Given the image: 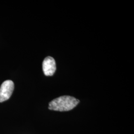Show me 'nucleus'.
Masks as SVG:
<instances>
[{"label":"nucleus","instance_id":"obj_1","mask_svg":"<svg viewBox=\"0 0 134 134\" xmlns=\"http://www.w3.org/2000/svg\"><path fill=\"white\" fill-rule=\"evenodd\" d=\"M80 103V100L74 97L64 96L59 97L49 103V109L64 112L72 110Z\"/></svg>","mask_w":134,"mask_h":134},{"label":"nucleus","instance_id":"obj_3","mask_svg":"<svg viewBox=\"0 0 134 134\" xmlns=\"http://www.w3.org/2000/svg\"><path fill=\"white\" fill-rule=\"evenodd\" d=\"M42 68L45 76H53L56 70V62L54 59L50 56L45 58L43 61Z\"/></svg>","mask_w":134,"mask_h":134},{"label":"nucleus","instance_id":"obj_2","mask_svg":"<svg viewBox=\"0 0 134 134\" xmlns=\"http://www.w3.org/2000/svg\"><path fill=\"white\" fill-rule=\"evenodd\" d=\"M14 90V83L10 80L3 82L0 87V102L8 100Z\"/></svg>","mask_w":134,"mask_h":134}]
</instances>
